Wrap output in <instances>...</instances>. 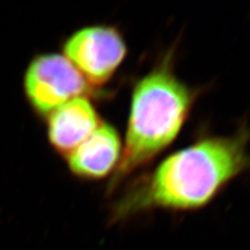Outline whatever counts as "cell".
Wrapping results in <instances>:
<instances>
[{"label": "cell", "mask_w": 250, "mask_h": 250, "mask_svg": "<svg viewBox=\"0 0 250 250\" xmlns=\"http://www.w3.org/2000/svg\"><path fill=\"white\" fill-rule=\"evenodd\" d=\"M65 57L92 88L112 80L127 56V45L119 28L97 24L78 29L64 44Z\"/></svg>", "instance_id": "3"}, {"label": "cell", "mask_w": 250, "mask_h": 250, "mask_svg": "<svg viewBox=\"0 0 250 250\" xmlns=\"http://www.w3.org/2000/svg\"><path fill=\"white\" fill-rule=\"evenodd\" d=\"M103 122L97 109L87 97L73 98L49 114V141L60 153L67 156Z\"/></svg>", "instance_id": "6"}, {"label": "cell", "mask_w": 250, "mask_h": 250, "mask_svg": "<svg viewBox=\"0 0 250 250\" xmlns=\"http://www.w3.org/2000/svg\"><path fill=\"white\" fill-rule=\"evenodd\" d=\"M174 53L171 48L134 84L121 159L107 185L109 194L173 143L198 98L199 90L177 76Z\"/></svg>", "instance_id": "2"}, {"label": "cell", "mask_w": 250, "mask_h": 250, "mask_svg": "<svg viewBox=\"0 0 250 250\" xmlns=\"http://www.w3.org/2000/svg\"><path fill=\"white\" fill-rule=\"evenodd\" d=\"M250 128L206 136L168 155L127 187L111 209L114 222L156 209L191 212L209 205L233 179L250 170Z\"/></svg>", "instance_id": "1"}, {"label": "cell", "mask_w": 250, "mask_h": 250, "mask_svg": "<svg viewBox=\"0 0 250 250\" xmlns=\"http://www.w3.org/2000/svg\"><path fill=\"white\" fill-rule=\"evenodd\" d=\"M122 154V141L112 124L103 122L98 128L67 155L73 174L84 179H103L113 175Z\"/></svg>", "instance_id": "5"}, {"label": "cell", "mask_w": 250, "mask_h": 250, "mask_svg": "<svg viewBox=\"0 0 250 250\" xmlns=\"http://www.w3.org/2000/svg\"><path fill=\"white\" fill-rule=\"evenodd\" d=\"M24 84L30 104L43 115L91 91V85L72 62L56 53L44 54L31 62Z\"/></svg>", "instance_id": "4"}]
</instances>
